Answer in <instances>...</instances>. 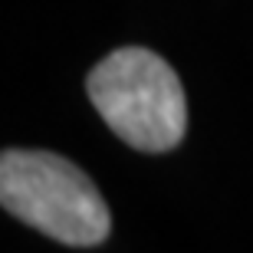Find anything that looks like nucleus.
Instances as JSON below:
<instances>
[{"instance_id":"2","label":"nucleus","mask_w":253,"mask_h":253,"mask_svg":"<svg viewBox=\"0 0 253 253\" xmlns=\"http://www.w3.org/2000/svg\"><path fill=\"white\" fill-rule=\"evenodd\" d=\"M0 201L17 220L69 247H95L112 230L92 178L53 151H3Z\"/></svg>"},{"instance_id":"1","label":"nucleus","mask_w":253,"mask_h":253,"mask_svg":"<svg viewBox=\"0 0 253 253\" xmlns=\"http://www.w3.org/2000/svg\"><path fill=\"white\" fill-rule=\"evenodd\" d=\"M102 122L135 151L178 148L188 128V102L178 73L158 53L141 46L115 49L85 79Z\"/></svg>"}]
</instances>
